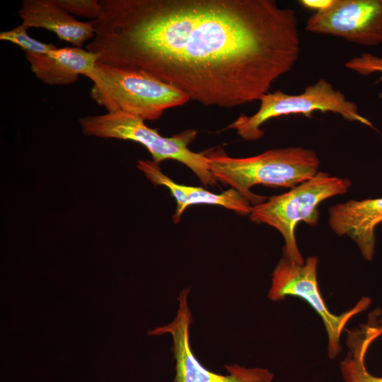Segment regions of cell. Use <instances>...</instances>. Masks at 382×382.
Listing matches in <instances>:
<instances>
[{"mask_svg": "<svg viewBox=\"0 0 382 382\" xmlns=\"http://www.w3.org/2000/svg\"><path fill=\"white\" fill-rule=\"evenodd\" d=\"M259 100L260 108L255 114L241 115L228 127L236 129L245 140L260 139L264 134L262 125L272 118L291 114L311 117L315 111L337 113L344 119L374 128L372 123L359 114L357 104L323 79L307 86L301 93L291 95L277 91L263 95Z\"/></svg>", "mask_w": 382, "mask_h": 382, "instance_id": "8992f818", "label": "cell"}, {"mask_svg": "<svg viewBox=\"0 0 382 382\" xmlns=\"http://www.w3.org/2000/svg\"><path fill=\"white\" fill-rule=\"evenodd\" d=\"M306 30L360 45H378L382 42V0H334L329 8L308 18Z\"/></svg>", "mask_w": 382, "mask_h": 382, "instance_id": "9c48e42d", "label": "cell"}, {"mask_svg": "<svg viewBox=\"0 0 382 382\" xmlns=\"http://www.w3.org/2000/svg\"><path fill=\"white\" fill-rule=\"evenodd\" d=\"M18 15L27 29L41 28L52 31L74 47H81L95 35V20L79 21L54 0H23Z\"/></svg>", "mask_w": 382, "mask_h": 382, "instance_id": "8fae6325", "label": "cell"}, {"mask_svg": "<svg viewBox=\"0 0 382 382\" xmlns=\"http://www.w3.org/2000/svg\"><path fill=\"white\" fill-rule=\"evenodd\" d=\"M25 57L35 76L50 86L74 83L81 75L89 79L99 59L96 54L77 47H57L47 54L25 53Z\"/></svg>", "mask_w": 382, "mask_h": 382, "instance_id": "7c38bea8", "label": "cell"}, {"mask_svg": "<svg viewBox=\"0 0 382 382\" xmlns=\"http://www.w3.org/2000/svg\"><path fill=\"white\" fill-rule=\"evenodd\" d=\"M203 153L216 180L231 186L254 205L267 197L253 193L252 187L292 188L313 177L320 166L316 152L299 146L271 149L246 158L228 156L220 149Z\"/></svg>", "mask_w": 382, "mask_h": 382, "instance_id": "7a4b0ae2", "label": "cell"}, {"mask_svg": "<svg viewBox=\"0 0 382 382\" xmlns=\"http://www.w3.org/2000/svg\"><path fill=\"white\" fill-rule=\"evenodd\" d=\"M188 294L187 289L180 293L178 309L172 322L149 331L151 335L168 333L172 337L175 360L173 382H272L274 376L267 369L226 365L228 374L222 375L209 371L199 363L193 354L190 343L192 315L187 303Z\"/></svg>", "mask_w": 382, "mask_h": 382, "instance_id": "ba28073f", "label": "cell"}, {"mask_svg": "<svg viewBox=\"0 0 382 382\" xmlns=\"http://www.w3.org/2000/svg\"><path fill=\"white\" fill-rule=\"evenodd\" d=\"M27 30L23 24H21L11 30L1 31L0 40L16 45L25 53L33 54H47L57 48L53 44L45 43L33 38L28 34Z\"/></svg>", "mask_w": 382, "mask_h": 382, "instance_id": "2e32d148", "label": "cell"}, {"mask_svg": "<svg viewBox=\"0 0 382 382\" xmlns=\"http://www.w3.org/2000/svg\"><path fill=\"white\" fill-rule=\"evenodd\" d=\"M86 50L143 70L206 106L257 100L289 72L301 42L296 12L274 0H100Z\"/></svg>", "mask_w": 382, "mask_h": 382, "instance_id": "6da1fadb", "label": "cell"}, {"mask_svg": "<svg viewBox=\"0 0 382 382\" xmlns=\"http://www.w3.org/2000/svg\"><path fill=\"white\" fill-rule=\"evenodd\" d=\"M138 168L152 183L156 185H163L170 190L177 203L173 219L175 222L179 221L182 214L188 207L187 197L182 185L175 183L163 174L158 164L154 161L139 160L138 161Z\"/></svg>", "mask_w": 382, "mask_h": 382, "instance_id": "9a60e30c", "label": "cell"}, {"mask_svg": "<svg viewBox=\"0 0 382 382\" xmlns=\"http://www.w3.org/2000/svg\"><path fill=\"white\" fill-rule=\"evenodd\" d=\"M186 195L188 207L207 204L219 205L241 215L250 214V203L236 190L231 188L221 194L212 193L202 187L182 185Z\"/></svg>", "mask_w": 382, "mask_h": 382, "instance_id": "5bb4252c", "label": "cell"}, {"mask_svg": "<svg viewBox=\"0 0 382 382\" xmlns=\"http://www.w3.org/2000/svg\"><path fill=\"white\" fill-rule=\"evenodd\" d=\"M89 79L93 83L91 97L98 105L144 120H156L166 110L190 100L184 92L138 69L98 62Z\"/></svg>", "mask_w": 382, "mask_h": 382, "instance_id": "3957f363", "label": "cell"}, {"mask_svg": "<svg viewBox=\"0 0 382 382\" xmlns=\"http://www.w3.org/2000/svg\"><path fill=\"white\" fill-rule=\"evenodd\" d=\"M328 223L338 236H347L358 246L362 256L372 260L375 252V230L382 223V197L350 199L331 206Z\"/></svg>", "mask_w": 382, "mask_h": 382, "instance_id": "30bf717a", "label": "cell"}, {"mask_svg": "<svg viewBox=\"0 0 382 382\" xmlns=\"http://www.w3.org/2000/svg\"><path fill=\"white\" fill-rule=\"evenodd\" d=\"M350 186L351 181L347 178L318 171L288 192L253 206L250 218L253 222L276 228L285 241L284 253L294 262L303 264L304 260L295 237L296 225L300 221L317 225L319 204L330 197L345 194Z\"/></svg>", "mask_w": 382, "mask_h": 382, "instance_id": "277c9868", "label": "cell"}, {"mask_svg": "<svg viewBox=\"0 0 382 382\" xmlns=\"http://www.w3.org/2000/svg\"><path fill=\"white\" fill-rule=\"evenodd\" d=\"M334 0H300L299 4L304 8L315 11L323 12L329 8Z\"/></svg>", "mask_w": 382, "mask_h": 382, "instance_id": "ac0fdd59", "label": "cell"}, {"mask_svg": "<svg viewBox=\"0 0 382 382\" xmlns=\"http://www.w3.org/2000/svg\"><path fill=\"white\" fill-rule=\"evenodd\" d=\"M381 335L382 329L372 323L363 325L361 328L349 332V352L340 364L344 382H382V377L368 372L364 363L370 345Z\"/></svg>", "mask_w": 382, "mask_h": 382, "instance_id": "4fadbf2b", "label": "cell"}, {"mask_svg": "<svg viewBox=\"0 0 382 382\" xmlns=\"http://www.w3.org/2000/svg\"><path fill=\"white\" fill-rule=\"evenodd\" d=\"M55 3L71 15L96 20L102 12L98 0H54Z\"/></svg>", "mask_w": 382, "mask_h": 382, "instance_id": "e0dca14e", "label": "cell"}, {"mask_svg": "<svg viewBox=\"0 0 382 382\" xmlns=\"http://www.w3.org/2000/svg\"><path fill=\"white\" fill-rule=\"evenodd\" d=\"M79 123L86 135L138 142L146 148L156 163L175 160L191 169L204 186L217 184L204 153H196L188 148L197 135L195 130L164 137L156 129L146 126L141 118L122 111L86 116L79 120Z\"/></svg>", "mask_w": 382, "mask_h": 382, "instance_id": "5b68a950", "label": "cell"}, {"mask_svg": "<svg viewBox=\"0 0 382 382\" xmlns=\"http://www.w3.org/2000/svg\"><path fill=\"white\" fill-rule=\"evenodd\" d=\"M318 264L316 256L307 257L303 264H297L284 253L273 272L268 296L272 301L284 300L288 296L306 301L322 318L328 339V355L335 359L342 349V330L351 318L369 306L371 299L363 297L354 307L339 316L330 313L319 291Z\"/></svg>", "mask_w": 382, "mask_h": 382, "instance_id": "52a82bcc", "label": "cell"}]
</instances>
